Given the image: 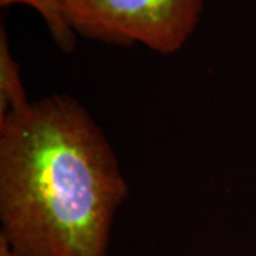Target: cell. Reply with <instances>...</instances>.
Segmentation results:
<instances>
[{
  "instance_id": "6da1fadb",
  "label": "cell",
  "mask_w": 256,
  "mask_h": 256,
  "mask_svg": "<svg viewBox=\"0 0 256 256\" xmlns=\"http://www.w3.org/2000/svg\"><path fill=\"white\" fill-rule=\"evenodd\" d=\"M130 185L108 137L68 94L0 121V244L12 256H108Z\"/></svg>"
},
{
  "instance_id": "7a4b0ae2",
  "label": "cell",
  "mask_w": 256,
  "mask_h": 256,
  "mask_svg": "<svg viewBox=\"0 0 256 256\" xmlns=\"http://www.w3.org/2000/svg\"><path fill=\"white\" fill-rule=\"evenodd\" d=\"M205 0H63L76 36L102 44H136L161 56L182 50L200 26Z\"/></svg>"
},
{
  "instance_id": "3957f363",
  "label": "cell",
  "mask_w": 256,
  "mask_h": 256,
  "mask_svg": "<svg viewBox=\"0 0 256 256\" xmlns=\"http://www.w3.org/2000/svg\"><path fill=\"white\" fill-rule=\"evenodd\" d=\"M30 104L22 68L13 57L4 26L0 28V121L24 110Z\"/></svg>"
},
{
  "instance_id": "277c9868",
  "label": "cell",
  "mask_w": 256,
  "mask_h": 256,
  "mask_svg": "<svg viewBox=\"0 0 256 256\" xmlns=\"http://www.w3.org/2000/svg\"><path fill=\"white\" fill-rule=\"evenodd\" d=\"M23 4L37 12L46 23L48 34L56 46L64 53H72L77 44V36L68 28L63 12V0H0L2 8Z\"/></svg>"
},
{
  "instance_id": "5b68a950",
  "label": "cell",
  "mask_w": 256,
  "mask_h": 256,
  "mask_svg": "<svg viewBox=\"0 0 256 256\" xmlns=\"http://www.w3.org/2000/svg\"><path fill=\"white\" fill-rule=\"evenodd\" d=\"M0 256H12L9 250H8V248L4 246L3 244H0Z\"/></svg>"
}]
</instances>
